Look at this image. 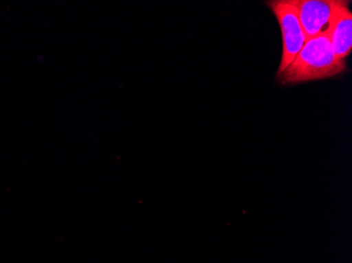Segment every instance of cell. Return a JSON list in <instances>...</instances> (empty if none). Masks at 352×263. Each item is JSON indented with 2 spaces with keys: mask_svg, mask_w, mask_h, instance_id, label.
Here are the masks:
<instances>
[{
  "mask_svg": "<svg viewBox=\"0 0 352 263\" xmlns=\"http://www.w3.org/2000/svg\"><path fill=\"white\" fill-rule=\"evenodd\" d=\"M298 10L306 41L326 33L338 0H290Z\"/></svg>",
  "mask_w": 352,
  "mask_h": 263,
  "instance_id": "3957f363",
  "label": "cell"
},
{
  "mask_svg": "<svg viewBox=\"0 0 352 263\" xmlns=\"http://www.w3.org/2000/svg\"><path fill=\"white\" fill-rule=\"evenodd\" d=\"M345 70L346 60L336 55L326 32L306 41L289 67L278 76L283 84H296L331 78Z\"/></svg>",
  "mask_w": 352,
  "mask_h": 263,
  "instance_id": "6da1fadb",
  "label": "cell"
},
{
  "mask_svg": "<svg viewBox=\"0 0 352 263\" xmlns=\"http://www.w3.org/2000/svg\"><path fill=\"white\" fill-rule=\"evenodd\" d=\"M327 34L336 55L346 60L352 50V13L348 1L338 0Z\"/></svg>",
  "mask_w": 352,
  "mask_h": 263,
  "instance_id": "277c9868",
  "label": "cell"
},
{
  "mask_svg": "<svg viewBox=\"0 0 352 263\" xmlns=\"http://www.w3.org/2000/svg\"><path fill=\"white\" fill-rule=\"evenodd\" d=\"M278 19L282 31L283 53L278 75L284 72L305 45L306 37L298 19V10L290 0H272L267 3Z\"/></svg>",
  "mask_w": 352,
  "mask_h": 263,
  "instance_id": "7a4b0ae2",
  "label": "cell"
}]
</instances>
